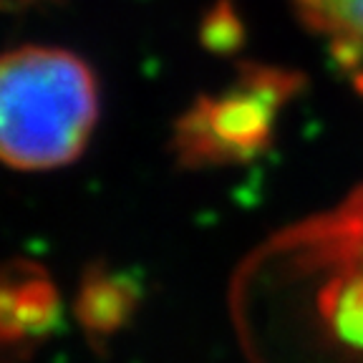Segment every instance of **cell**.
Returning <instances> with one entry per match:
<instances>
[{"mask_svg":"<svg viewBox=\"0 0 363 363\" xmlns=\"http://www.w3.org/2000/svg\"><path fill=\"white\" fill-rule=\"evenodd\" d=\"M99 121V89L86 61L53 45H21L0 68V154L21 172L81 157Z\"/></svg>","mask_w":363,"mask_h":363,"instance_id":"6da1fadb","label":"cell"},{"mask_svg":"<svg viewBox=\"0 0 363 363\" xmlns=\"http://www.w3.org/2000/svg\"><path fill=\"white\" fill-rule=\"evenodd\" d=\"M303 74L272 63L242 61L235 81L199 96L174 124L172 147L182 167L240 164L262 154L280 111L303 91Z\"/></svg>","mask_w":363,"mask_h":363,"instance_id":"7a4b0ae2","label":"cell"},{"mask_svg":"<svg viewBox=\"0 0 363 363\" xmlns=\"http://www.w3.org/2000/svg\"><path fill=\"white\" fill-rule=\"evenodd\" d=\"M56 288L38 265L16 262L3 283V340L6 348H28L56 323Z\"/></svg>","mask_w":363,"mask_h":363,"instance_id":"3957f363","label":"cell"},{"mask_svg":"<svg viewBox=\"0 0 363 363\" xmlns=\"http://www.w3.org/2000/svg\"><path fill=\"white\" fill-rule=\"evenodd\" d=\"M308 28L333 43L340 63H356L363 53V0H293Z\"/></svg>","mask_w":363,"mask_h":363,"instance_id":"277c9868","label":"cell"},{"mask_svg":"<svg viewBox=\"0 0 363 363\" xmlns=\"http://www.w3.org/2000/svg\"><path fill=\"white\" fill-rule=\"evenodd\" d=\"M131 303H134V295L121 280L99 272L84 283V293L79 298L81 323L91 335H108L119 328Z\"/></svg>","mask_w":363,"mask_h":363,"instance_id":"5b68a950","label":"cell"},{"mask_svg":"<svg viewBox=\"0 0 363 363\" xmlns=\"http://www.w3.org/2000/svg\"><path fill=\"white\" fill-rule=\"evenodd\" d=\"M199 40L207 51L217 56H230L240 51L245 43V26L230 0H217L210 11L204 13L199 26Z\"/></svg>","mask_w":363,"mask_h":363,"instance_id":"8992f818","label":"cell"},{"mask_svg":"<svg viewBox=\"0 0 363 363\" xmlns=\"http://www.w3.org/2000/svg\"><path fill=\"white\" fill-rule=\"evenodd\" d=\"M8 3H16L18 8H28V6H38V3H53V0H8Z\"/></svg>","mask_w":363,"mask_h":363,"instance_id":"52a82bcc","label":"cell"}]
</instances>
